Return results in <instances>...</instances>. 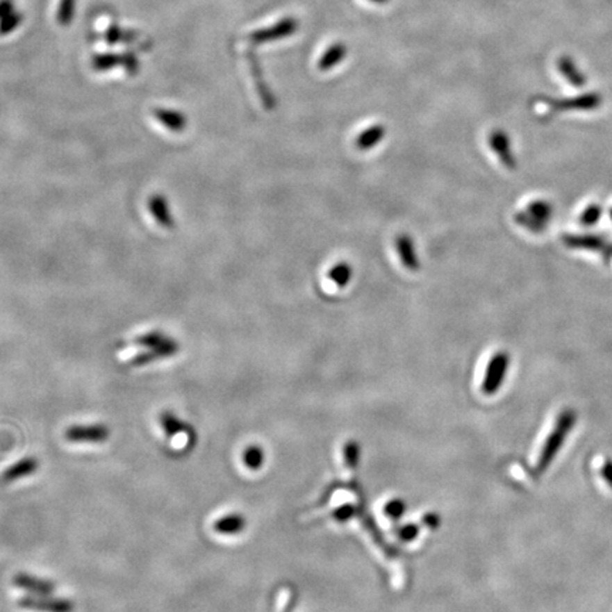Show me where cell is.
Wrapping results in <instances>:
<instances>
[{"instance_id":"19","label":"cell","mask_w":612,"mask_h":612,"mask_svg":"<svg viewBox=\"0 0 612 612\" xmlns=\"http://www.w3.org/2000/svg\"><path fill=\"white\" fill-rule=\"evenodd\" d=\"M353 515H354V508L352 505H345V506L335 511V518L340 522L349 520Z\"/></svg>"},{"instance_id":"5","label":"cell","mask_w":612,"mask_h":612,"mask_svg":"<svg viewBox=\"0 0 612 612\" xmlns=\"http://www.w3.org/2000/svg\"><path fill=\"white\" fill-rule=\"evenodd\" d=\"M394 247H395V251H397V254L400 257L402 264L408 271L417 272V271L421 270V263H420V258L417 256L415 245H414V241H413L411 235L404 234V233L395 235Z\"/></svg>"},{"instance_id":"12","label":"cell","mask_w":612,"mask_h":612,"mask_svg":"<svg viewBox=\"0 0 612 612\" xmlns=\"http://www.w3.org/2000/svg\"><path fill=\"white\" fill-rule=\"evenodd\" d=\"M346 56V47L342 43L333 44L332 47H329L325 54L322 56L320 61H319V69L320 71H329L332 69L335 65H338L339 63H342L345 60Z\"/></svg>"},{"instance_id":"9","label":"cell","mask_w":612,"mask_h":612,"mask_svg":"<svg viewBox=\"0 0 612 612\" xmlns=\"http://www.w3.org/2000/svg\"><path fill=\"white\" fill-rule=\"evenodd\" d=\"M39 470V461L35 458H23L17 461L15 465L9 466L2 474V482H15L22 478H26Z\"/></svg>"},{"instance_id":"17","label":"cell","mask_w":612,"mask_h":612,"mask_svg":"<svg viewBox=\"0 0 612 612\" xmlns=\"http://www.w3.org/2000/svg\"><path fill=\"white\" fill-rule=\"evenodd\" d=\"M404 512H406V503L400 499H394L388 502L384 508V513L391 519H400L404 515Z\"/></svg>"},{"instance_id":"4","label":"cell","mask_w":612,"mask_h":612,"mask_svg":"<svg viewBox=\"0 0 612 612\" xmlns=\"http://www.w3.org/2000/svg\"><path fill=\"white\" fill-rule=\"evenodd\" d=\"M19 606L38 611V612H73L74 604L64 598H49L47 595L40 597H24L17 601Z\"/></svg>"},{"instance_id":"6","label":"cell","mask_w":612,"mask_h":612,"mask_svg":"<svg viewBox=\"0 0 612 612\" xmlns=\"http://www.w3.org/2000/svg\"><path fill=\"white\" fill-rule=\"evenodd\" d=\"M489 143H490L493 152L497 155V158L500 159V162L503 165L509 169H513L516 166V160H515V156H513L512 148H511V142H509V138L505 132H502V131L492 132L490 138H489Z\"/></svg>"},{"instance_id":"18","label":"cell","mask_w":612,"mask_h":612,"mask_svg":"<svg viewBox=\"0 0 612 612\" xmlns=\"http://www.w3.org/2000/svg\"><path fill=\"white\" fill-rule=\"evenodd\" d=\"M400 537L404 542H411L417 536H418V527L415 524H407L400 530Z\"/></svg>"},{"instance_id":"2","label":"cell","mask_w":612,"mask_h":612,"mask_svg":"<svg viewBox=\"0 0 612 612\" xmlns=\"http://www.w3.org/2000/svg\"><path fill=\"white\" fill-rule=\"evenodd\" d=\"M509 367V354L505 352L496 353L486 367V373L482 381V391L488 395L495 394L506 377Z\"/></svg>"},{"instance_id":"11","label":"cell","mask_w":612,"mask_h":612,"mask_svg":"<svg viewBox=\"0 0 612 612\" xmlns=\"http://www.w3.org/2000/svg\"><path fill=\"white\" fill-rule=\"evenodd\" d=\"M247 526V520L242 515H227L215 520L214 530L220 534H238Z\"/></svg>"},{"instance_id":"10","label":"cell","mask_w":612,"mask_h":612,"mask_svg":"<svg viewBox=\"0 0 612 612\" xmlns=\"http://www.w3.org/2000/svg\"><path fill=\"white\" fill-rule=\"evenodd\" d=\"M297 27H298L297 20L285 19L272 27L261 30L258 34L254 35V38L258 40H276L286 38V35H291L297 30Z\"/></svg>"},{"instance_id":"1","label":"cell","mask_w":612,"mask_h":612,"mask_svg":"<svg viewBox=\"0 0 612 612\" xmlns=\"http://www.w3.org/2000/svg\"><path fill=\"white\" fill-rule=\"evenodd\" d=\"M575 421H577V415H575V411L571 408L564 410L559 415L552 434L547 437L542 451H540V456L536 466L537 474H543L547 471V468L550 466V463L553 462V459L557 456L559 451L564 445V441L571 433L572 427L575 425Z\"/></svg>"},{"instance_id":"15","label":"cell","mask_w":612,"mask_h":612,"mask_svg":"<svg viewBox=\"0 0 612 612\" xmlns=\"http://www.w3.org/2000/svg\"><path fill=\"white\" fill-rule=\"evenodd\" d=\"M264 451L263 448L257 447V445H251L244 451L242 455V461L245 463V466L251 471H257L263 466L264 463Z\"/></svg>"},{"instance_id":"3","label":"cell","mask_w":612,"mask_h":612,"mask_svg":"<svg viewBox=\"0 0 612 612\" xmlns=\"http://www.w3.org/2000/svg\"><path fill=\"white\" fill-rule=\"evenodd\" d=\"M64 437L69 443H104L110 438V428L101 424L73 425L65 429Z\"/></svg>"},{"instance_id":"8","label":"cell","mask_w":612,"mask_h":612,"mask_svg":"<svg viewBox=\"0 0 612 612\" xmlns=\"http://www.w3.org/2000/svg\"><path fill=\"white\" fill-rule=\"evenodd\" d=\"M387 133V128L381 124H374L372 126H369L367 129H365L363 132H360L358 136L356 138V148L358 151H372L374 149L379 143L386 138Z\"/></svg>"},{"instance_id":"16","label":"cell","mask_w":612,"mask_h":612,"mask_svg":"<svg viewBox=\"0 0 612 612\" xmlns=\"http://www.w3.org/2000/svg\"><path fill=\"white\" fill-rule=\"evenodd\" d=\"M360 459V447L356 441H349L345 447V461L350 470H354Z\"/></svg>"},{"instance_id":"13","label":"cell","mask_w":612,"mask_h":612,"mask_svg":"<svg viewBox=\"0 0 612 612\" xmlns=\"http://www.w3.org/2000/svg\"><path fill=\"white\" fill-rule=\"evenodd\" d=\"M329 279L339 288H346L353 278V268L347 263H338L328 271Z\"/></svg>"},{"instance_id":"14","label":"cell","mask_w":612,"mask_h":612,"mask_svg":"<svg viewBox=\"0 0 612 612\" xmlns=\"http://www.w3.org/2000/svg\"><path fill=\"white\" fill-rule=\"evenodd\" d=\"M160 424L163 427V431H165L166 437H169V438L174 437L177 434H182V433H185V431H188V425L183 421H180L172 413H163L160 415Z\"/></svg>"},{"instance_id":"21","label":"cell","mask_w":612,"mask_h":612,"mask_svg":"<svg viewBox=\"0 0 612 612\" xmlns=\"http://www.w3.org/2000/svg\"><path fill=\"white\" fill-rule=\"evenodd\" d=\"M428 527H437L440 524V518L436 513H428L424 516L422 520Z\"/></svg>"},{"instance_id":"20","label":"cell","mask_w":612,"mask_h":612,"mask_svg":"<svg viewBox=\"0 0 612 612\" xmlns=\"http://www.w3.org/2000/svg\"><path fill=\"white\" fill-rule=\"evenodd\" d=\"M601 477L612 489V461H605L601 468Z\"/></svg>"},{"instance_id":"22","label":"cell","mask_w":612,"mask_h":612,"mask_svg":"<svg viewBox=\"0 0 612 612\" xmlns=\"http://www.w3.org/2000/svg\"><path fill=\"white\" fill-rule=\"evenodd\" d=\"M372 2H374V3H387L388 0H372Z\"/></svg>"},{"instance_id":"7","label":"cell","mask_w":612,"mask_h":612,"mask_svg":"<svg viewBox=\"0 0 612 612\" xmlns=\"http://www.w3.org/2000/svg\"><path fill=\"white\" fill-rule=\"evenodd\" d=\"M13 583L19 588H23V590L33 593L35 595H50L54 591L53 583H50L47 580H42L39 577H34V575H30L26 572L16 574L15 579H13Z\"/></svg>"}]
</instances>
